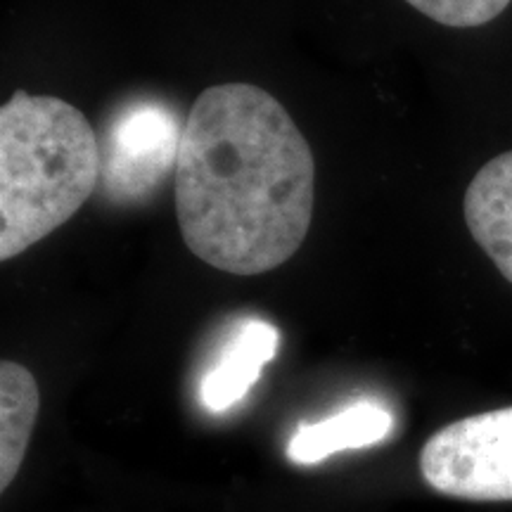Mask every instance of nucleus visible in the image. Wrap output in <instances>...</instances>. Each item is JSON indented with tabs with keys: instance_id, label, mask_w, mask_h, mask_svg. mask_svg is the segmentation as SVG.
Wrapping results in <instances>:
<instances>
[{
	"instance_id": "0eeeda50",
	"label": "nucleus",
	"mask_w": 512,
	"mask_h": 512,
	"mask_svg": "<svg viewBox=\"0 0 512 512\" xmlns=\"http://www.w3.org/2000/svg\"><path fill=\"white\" fill-rule=\"evenodd\" d=\"M394 418L375 401H358L320 422H302L287 456L297 465H318L339 451L380 444L392 434Z\"/></svg>"
},
{
	"instance_id": "39448f33",
	"label": "nucleus",
	"mask_w": 512,
	"mask_h": 512,
	"mask_svg": "<svg viewBox=\"0 0 512 512\" xmlns=\"http://www.w3.org/2000/svg\"><path fill=\"white\" fill-rule=\"evenodd\" d=\"M467 230L512 285V150L489 159L465 190Z\"/></svg>"
},
{
	"instance_id": "20e7f679",
	"label": "nucleus",
	"mask_w": 512,
	"mask_h": 512,
	"mask_svg": "<svg viewBox=\"0 0 512 512\" xmlns=\"http://www.w3.org/2000/svg\"><path fill=\"white\" fill-rule=\"evenodd\" d=\"M183 128L159 105H136L119 114L102 152V178L119 197L143 195L178 162Z\"/></svg>"
},
{
	"instance_id": "423d86ee",
	"label": "nucleus",
	"mask_w": 512,
	"mask_h": 512,
	"mask_svg": "<svg viewBox=\"0 0 512 512\" xmlns=\"http://www.w3.org/2000/svg\"><path fill=\"white\" fill-rule=\"evenodd\" d=\"M280 332L261 318H247L223 347L216 366L200 382V401L209 413H226L259 382L261 370L278 354Z\"/></svg>"
},
{
	"instance_id": "1a4fd4ad",
	"label": "nucleus",
	"mask_w": 512,
	"mask_h": 512,
	"mask_svg": "<svg viewBox=\"0 0 512 512\" xmlns=\"http://www.w3.org/2000/svg\"><path fill=\"white\" fill-rule=\"evenodd\" d=\"M411 8L451 29H475L494 22L512 0H406Z\"/></svg>"
},
{
	"instance_id": "f257e3e1",
	"label": "nucleus",
	"mask_w": 512,
	"mask_h": 512,
	"mask_svg": "<svg viewBox=\"0 0 512 512\" xmlns=\"http://www.w3.org/2000/svg\"><path fill=\"white\" fill-rule=\"evenodd\" d=\"M316 162L290 112L264 88L221 83L183 124L176 216L183 242L216 271L261 275L309 235Z\"/></svg>"
},
{
	"instance_id": "7ed1b4c3",
	"label": "nucleus",
	"mask_w": 512,
	"mask_h": 512,
	"mask_svg": "<svg viewBox=\"0 0 512 512\" xmlns=\"http://www.w3.org/2000/svg\"><path fill=\"white\" fill-rule=\"evenodd\" d=\"M434 494L472 503L512 501V406L467 415L434 432L420 451Z\"/></svg>"
},
{
	"instance_id": "f03ea898",
	"label": "nucleus",
	"mask_w": 512,
	"mask_h": 512,
	"mask_svg": "<svg viewBox=\"0 0 512 512\" xmlns=\"http://www.w3.org/2000/svg\"><path fill=\"white\" fill-rule=\"evenodd\" d=\"M102 178L86 114L55 95L12 93L0 107V261L64 226Z\"/></svg>"
},
{
	"instance_id": "6e6552de",
	"label": "nucleus",
	"mask_w": 512,
	"mask_h": 512,
	"mask_svg": "<svg viewBox=\"0 0 512 512\" xmlns=\"http://www.w3.org/2000/svg\"><path fill=\"white\" fill-rule=\"evenodd\" d=\"M41 392L29 368L5 358L0 363V489H10L27 456Z\"/></svg>"
}]
</instances>
